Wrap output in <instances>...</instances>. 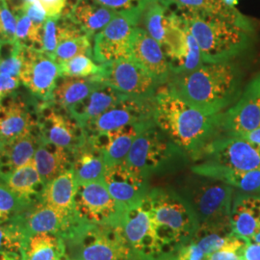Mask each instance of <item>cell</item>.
Wrapping results in <instances>:
<instances>
[{
  "mask_svg": "<svg viewBox=\"0 0 260 260\" xmlns=\"http://www.w3.org/2000/svg\"><path fill=\"white\" fill-rule=\"evenodd\" d=\"M168 89L205 115L228 109L241 94L240 73L233 61L204 63L194 71L171 75Z\"/></svg>",
  "mask_w": 260,
  "mask_h": 260,
  "instance_id": "6da1fadb",
  "label": "cell"
},
{
  "mask_svg": "<svg viewBox=\"0 0 260 260\" xmlns=\"http://www.w3.org/2000/svg\"><path fill=\"white\" fill-rule=\"evenodd\" d=\"M153 120L186 156L197 160L205 146L220 135L216 115L199 111L161 86L154 96Z\"/></svg>",
  "mask_w": 260,
  "mask_h": 260,
  "instance_id": "7a4b0ae2",
  "label": "cell"
},
{
  "mask_svg": "<svg viewBox=\"0 0 260 260\" xmlns=\"http://www.w3.org/2000/svg\"><path fill=\"white\" fill-rule=\"evenodd\" d=\"M148 195L151 204V229L161 254L173 255L194 238L199 228L198 219L190 204L174 191L156 188Z\"/></svg>",
  "mask_w": 260,
  "mask_h": 260,
  "instance_id": "3957f363",
  "label": "cell"
},
{
  "mask_svg": "<svg viewBox=\"0 0 260 260\" xmlns=\"http://www.w3.org/2000/svg\"><path fill=\"white\" fill-rule=\"evenodd\" d=\"M200 47L204 63H223L244 51L252 27L190 11H178Z\"/></svg>",
  "mask_w": 260,
  "mask_h": 260,
  "instance_id": "277c9868",
  "label": "cell"
},
{
  "mask_svg": "<svg viewBox=\"0 0 260 260\" xmlns=\"http://www.w3.org/2000/svg\"><path fill=\"white\" fill-rule=\"evenodd\" d=\"M184 152L160 129L153 121L143 125L123 164L141 177H148L185 157Z\"/></svg>",
  "mask_w": 260,
  "mask_h": 260,
  "instance_id": "5b68a950",
  "label": "cell"
},
{
  "mask_svg": "<svg viewBox=\"0 0 260 260\" xmlns=\"http://www.w3.org/2000/svg\"><path fill=\"white\" fill-rule=\"evenodd\" d=\"M147 0L130 9L118 11L111 21L93 37V58L99 64L130 56L132 39Z\"/></svg>",
  "mask_w": 260,
  "mask_h": 260,
  "instance_id": "8992f818",
  "label": "cell"
},
{
  "mask_svg": "<svg viewBox=\"0 0 260 260\" xmlns=\"http://www.w3.org/2000/svg\"><path fill=\"white\" fill-rule=\"evenodd\" d=\"M192 189L186 200L194 210L199 226L231 229L233 187L213 178L205 177Z\"/></svg>",
  "mask_w": 260,
  "mask_h": 260,
  "instance_id": "52a82bcc",
  "label": "cell"
},
{
  "mask_svg": "<svg viewBox=\"0 0 260 260\" xmlns=\"http://www.w3.org/2000/svg\"><path fill=\"white\" fill-rule=\"evenodd\" d=\"M93 77L125 96L140 100H153L161 87L131 56L102 64L101 73Z\"/></svg>",
  "mask_w": 260,
  "mask_h": 260,
  "instance_id": "ba28073f",
  "label": "cell"
},
{
  "mask_svg": "<svg viewBox=\"0 0 260 260\" xmlns=\"http://www.w3.org/2000/svg\"><path fill=\"white\" fill-rule=\"evenodd\" d=\"M162 47L172 75L194 71L204 64L195 37L176 11L169 10L166 36Z\"/></svg>",
  "mask_w": 260,
  "mask_h": 260,
  "instance_id": "9c48e42d",
  "label": "cell"
},
{
  "mask_svg": "<svg viewBox=\"0 0 260 260\" xmlns=\"http://www.w3.org/2000/svg\"><path fill=\"white\" fill-rule=\"evenodd\" d=\"M199 160L238 171L257 170L260 169V146L235 136L220 134L205 146Z\"/></svg>",
  "mask_w": 260,
  "mask_h": 260,
  "instance_id": "30bf717a",
  "label": "cell"
},
{
  "mask_svg": "<svg viewBox=\"0 0 260 260\" xmlns=\"http://www.w3.org/2000/svg\"><path fill=\"white\" fill-rule=\"evenodd\" d=\"M75 211L87 222L112 228H121L123 210L112 198L104 181L77 186Z\"/></svg>",
  "mask_w": 260,
  "mask_h": 260,
  "instance_id": "8fae6325",
  "label": "cell"
},
{
  "mask_svg": "<svg viewBox=\"0 0 260 260\" xmlns=\"http://www.w3.org/2000/svg\"><path fill=\"white\" fill-rule=\"evenodd\" d=\"M37 118L39 140L66 149L72 155L87 140L83 128L67 112L63 114L44 105L38 109Z\"/></svg>",
  "mask_w": 260,
  "mask_h": 260,
  "instance_id": "7c38bea8",
  "label": "cell"
},
{
  "mask_svg": "<svg viewBox=\"0 0 260 260\" xmlns=\"http://www.w3.org/2000/svg\"><path fill=\"white\" fill-rule=\"evenodd\" d=\"M153 109L154 99L140 100L125 96L109 110L88 123L83 129L86 136L89 137L153 121Z\"/></svg>",
  "mask_w": 260,
  "mask_h": 260,
  "instance_id": "4fadbf2b",
  "label": "cell"
},
{
  "mask_svg": "<svg viewBox=\"0 0 260 260\" xmlns=\"http://www.w3.org/2000/svg\"><path fill=\"white\" fill-rule=\"evenodd\" d=\"M216 120L221 134L260 127V75L251 80L232 106L216 115Z\"/></svg>",
  "mask_w": 260,
  "mask_h": 260,
  "instance_id": "5bb4252c",
  "label": "cell"
},
{
  "mask_svg": "<svg viewBox=\"0 0 260 260\" xmlns=\"http://www.w3.org/2000/svg\"><path fill=\"white\" fill-rule=\"evenodd\" d=\"M60 76L59 65L51 56L25 48L24 65L19 78L33 96L49 103Z\"/></svg>",
  "mask_w": 260,
  "mask_h": 260,
  "instance_id": "9a60e30c",
  "label": "cell"
},
{
  "mask_svg": "<svg viewBox=\"0 0 260 260\" xmlns=\"http://www.w3.org/2000/svg\"><path fill=\"white\" fill-rule=\"evenodd\" d=\"M130 56L160 86L167 84L172 74L163 47L141 26L136 28L134 32Z\"/></svg>",
  "mask_w": 260,
  "mask_h": 260,
  "instance_id": "2e32d148",
  "label": "cell"
},
{
  "mask_svg": "<svg viewBox=\"0 0 260 260\" xmlns=\"http://www.w3.org/2000/svg\"><path fill=\"white\" fill-rule=\"evenodd\" d=\"M104 182L114 201L123 210L138 205L149 192L147 178L134 173L123 163L106 167Z\"/></svg>",
  "mask_w": 260,
  "mask_h": 260,
  "instance_id": "e0dca14e",
  "label": "cell"
},
{
  "mask_svg": "<svg viewBox=\"0 0 260 260\" xmlns=\"http://www.w3.org/2000/svg\"><path fill=\"white\" fill-rule=\"evenodd\" d=\"M35 128L38 118L34 119L26 102L19 98L0 102V150Z\"/></svg>",
  "mask_w": 260,
  "mask_h": 260,
  "instance_id": "ac0fdd59",
  "label": "cell"
},
{
  "mask_svg": "<svg viewBox=\"0 0 260 260\" xmlns=\"http://www.w3.org/2000/svg\"><path fill=\"white\" fill-rule=\"evenodd\" d=\"M72 215L66 216L40 202L13 218L28 238L39 233L60 234Z\"/></svg>",
  "mask_w": 260,
  "mask_h": 260,
  "instance_id": "d6986e66",
  "label": "cell"
},
{
  "mask_svg": "<svg viewBox=\"0 0 260 260\" xmlns=\"http://www.w3.org/2000/svg\"><path fill=\"white\" fill-rule=\"evenodd\" d=\"M147 122L133 124L108 133L89 136L87 139L95 149L103 152L106 167H111L124 162L138 132Z\"/></svg>",
  "mask_w": 260,
  "mask_h": 260,
  "instance_id": "ffe728a7",
  "label": "cell"
},
{
  "mask_svg": "<svg viewBox=\"0 0 260 260\" xmlns=\"http://www.w3.org/2000/svg\"><path fill=\"white\" fill-rule=\"evenodd\" d=\"M230 222L233 236L251 241L253 235L260 231V196H236Z\"/></svg>",
  "mask_w": 260,
  "mask_h": 260,
  "instance_id": "44dd1931",
  "label": "cell"
},
{
  "mask_svg": "<svg viewBox=\"0 0 260 260\" xmlns=\"http://www.w3.org/2000/svg\"><path fill=\"white\" fill-rule=\"evenodd\" d=\"M192 171L200 177L213 178L246 193L260 194V169L238 171L200 162L192 167Z\"/></svg>",
  "mask_w": 260,
  "mask_h": 260,
  "instance_id": "7402d4cb",
  "label": "cell"
},
{
  "mask_svg": "<svg viewBox=\"0 0 260 260\" xmlns=\"http://www.w3.org/2000/svg\"><path fill=\"white\" fill-rule=\"evenodd\" d=\"M123 98L125 95L102 84L87 99L76 104L67 113L84 128L88 123L109 110Z\"/></svg>",
  "mask_w": 260,
  "mask_h": 260,
  "instance_id": "603a6c76",
  "label": "cell"
},
{
  "mask_svg": "<svg viewBox=\"0 0 260 260\" xmlns=\"http://www.w3.org/2000/svg\"><path fill=\"white\" fill-rule=\"evenodd\" d=\"M72 171L77 186L104 181L106 164L103 152L86 140L83 146L73 154Z\"/></svg>",
  "mask_w": 260,
  "mask_h": 260,
  "instance_id": "cb8c5ba5",
  "label": "cell"
},
{
  "mask_svg": "<svg viewBox=\"0 0 260 260\" xmlns=\"http://www.w3.org/2000/svg\"><path fill=\"white\" fill-rule=\"evenodd\" d=\"M76 189L74 173L72 169H69L45 184L41 202L66 216H70L75 212Z\"/></svg>",
  "mask_w": 260,
  "mask_h": 260,
  "instance_id": "d4e9b609",
  "label": "cell"
},
{
  "mask_svg": "<svg viewBox=\"0 0 260 260\" xmlns=\"http://www.w3.org/2000/svg\"><path fill=\"white\" fill-rule=\"evenodd\" d=\"M103 83L92 77H63L56 84L49 104L69 111L76 104L87 99Z\"/></svg>",
  "mask_w": 260,
  "mask_h": 260,
  "instance_id": "484cf974",
  "label": "cell"
},
{
  "mask_svg": "<svg viewBox=\"0 0 260 260\" xmlns=\"http://www.w3.org/2000/svg\"><path fill=\"white\" fill-rule=\"evenodd\" d=\"M1 181L28 204L35 205L41 202L45 183L42 181L33 159L25 165L13 171Z\"/></svg>",
  "mask_w": 260,
  "mask_h": 260,
  "instance_id": "4316f807",
  "label": "cell"
},
{
  "mask_svg": "<svg viewBox=\"0 0 260 260\" xmlns=\"http://www.w3.org/2000/svg\"><path fill=\"white\" fill-rule=\"evenodd\" d=\"M72 160L73 155L66 149L41 141L33 157L34 164L45 184L63 172L72 169Z\"/></svg>",
  "mask_w": 260,
  "mask_h": 260,
  "instance_id": "83f0119b",
  "label": "cell"
},
{
  "mask_svg": "<svg viewBox=\"0 0 260 260\" xmlns=\"http://www.w3.org/2000/svg\"><path fill=\"white\" fill-rule=\"evenodd\" d=\"M117 12L102 6L93 0H80L66 17H69L89 37L93 39L111 21Z\"/></svg>",
  "mask_w": 260,
  "mask_h": 260,
  "instance_id": "f1b7e54d",
  "label": "cell"
},
{
  "mask_svg": "<svg viewBox=\"0 0 260 260\" xmlns=\"http://www.w3.org/2000/svg\"><path fill=\"white\" fill-rule=\"evenodd\" d=\"M168 7L175 5L178 11H190L205 16L226 19L235 23L252 27L251 20L235 7L225 5L223 0H162Z\"/></svg>",
  "mask_w": 260,
  "mask_h": 260,
  "instance_id": "f546056e",
  "label": "cell"
},
{
  "mask_svg": "<svg viewBox=\"0 0 260 260\" xmlns=\"http://www.w3.org/2000/svg\"><path fill=\"white\" fill-rule=\"evenodd\" d=\"M39 136L33 132L15 140L0 150V180L13 171L31 161L39 146Z\"/></svg>",
  "mask_w": 260,
  "mask_h": 260,
  "instance_id": "4dcf8cb0",
  "label": "cell"
},
{
  "mask_svg": "<svg viewBox=\"0 0 260 260\" xmlns=\"http://www.w3.org/2000/svg\"><path fill=\"white\" fill-rule=\"evenodd\" d=\"M20 260H71L62 238L52 233H39L28 237Z\"/></svg>",
  "mask_w": 260,
  "mask_h": 260,
  "instance_id": "1f68e13d",
  "label": "cell"
},
{
  "mask_svg": "<svg viewBox=\"0 0 260 260\" xmlns=\"http://www.w3.org/2000/svg\"><path fill=\"white\" fill-rule=\"evenodd\" d=\"M121 229L125 240L135 251L142 239L151 232L150 215L141 205V202L126 209L123 214Z\"/></svg>",
  "mask_w": 260,
  "mask_h": 260,
  "instance_id": "d6a6232c",
  "label": "cell"
},
{
  "mask_svg": "<svg viewBox=\"0 0 260 260\" xmlns=\"http://www.w3.org/2000/svg\"><path fill=\"white\" fill-rule=\"evenodd\" d=\"M169 10L162 0H147L140 19L139 26L161 45L166 36Z\"/></svg>",
  "mask_w": 260,
  "mask_h": 260,
  "instance_id": "836d02e7",
  "label": "cell"
},
{
  "mask_svg": "<svg viewBox=\"0 0 260 260\" xmlns=\"http://www.w3.org/2000/svg\"><path fill=\"white\" fill-rule=\"evenodd\" d=\"M15 42L24 48L42 51L43 27L35 25L25 13L17 16Z\"/></svg>",
  "mask_w": 260,
  "mask_h": 260,
  "instance_id": "e575fe53",
  "label": "cell"
},
{
  "mask_svg": "<svg viewBox=\"0 0 260 260\" xmlns=\"http://www.w3.org/2000/svg\"><path fill=\"white\" fill-rule=\"evenodd\" d=\"M91 39L86 34L68 38L57 46L52 58L59 64L75 56L88 55L93 57V46Z\"/></svg>",
  "mask_w": 260,
  "mask_h": 260,
  "instance_id": "d590c367",
  "label": "cell"
},
{
  "mask_svg": "<svg viewBox=\"0 0 260 260\" xmlns=\"http://www.w3.org/2000/svg\"><path fill=\"white\" fill-rule=\"evenodd\" d=\"M26 239L27 237L14 218L0 224V251L8 252L20 260L21 250Z\"/></svg>",
  "mask_w": 260,
  "mask_h": 260,
  "instance_id": "8d00e7d4",
  "label": "cell"
},
{
  "mask_svg": "<svg viewBox=\"0 0 260 260\" xmlns=\"http://www.w3.org/2000/svg\"><path fill=\"white\" fill-rule=\"evenodd\" d=\"M58 65L62 77H92L102 71V64L88 55L75 56Z\"/></svg>",
  "mask_w": 260,
  "mask_h": 260,
  "instance_id": "74e56055",
  "label": "cell"
},
{
  "mask_svg": "<svg viewBox=\"0 0 260 260\" xmlns=\"http://www.w3.org/2000/svg\"><path fill=\"white\" fill-rule=\"evenodd\" d=\"M32 205H30L19 198L0 180V224L8 222L13 217L25 211Z\"/></svg>",
  "mask_w": 260,
  "mask_h": 260,
  "instance_id": "f35d334b",
  "label": "cell"
},
{
  "mask_svg": "<svg viewBox=\"0 0 260 260\" xmlns=\"http://www.w3.org/2000/svg\"><path fill=\"white\" fill-rule=\"evenodd\" d=\"M25 60V48L16 42L10 44L9 55L0 59V74L20 77ZM20 79V78H19Z\"/></svg>",
  "mask_w": 260,
  "mask_h": 260,
  "instance_id": "ab89813d",
  "label": "cell"
},
{
  "mask_svg": "<svg viewBox=\"0 0 260 260\" xmlns=\"http://www.w3.org/2000/svg\"><path fill=\"white\" fill-rule=\"evenodd\" d=\"M18 19L10 10L6 0H0V41L4 44L15 43Z\"/></svg>",
  "mask_w": 260,
  "mask_h": 260,
  "instance_id": "60d3db41",
  "label": "cell"
},
{
  "mask_svg": "<svg viewBox=\"0 0 260 260\" xmlns=\"http://www.w3.org/2000/svg\"><path fill=\"white\" fill-rule=\"evenodd\" d=\"M60 17H47L44 26H43V48L42 51L51 56L54 54L57 46L59 44L58 41V30L57 23Z\"/></svg>",
  "mask_w": 260,
  "mask_h": 260,
  "instance_id": "b9f144b4",
  "label": "cell"
},
{
  "mask_svg": "<svg viewBox=\"0 0 260 260\" xmlns=\"http://www.w3.org/2000/svg\"><path fill=\"white\" fill-rule=\"evenodd\" d=\"M206 254L195 241L191 240L179 248L176 260H205Z\"/></svg>",
  "mask_w": 260,
  "mask_h": 260,
  "instance_id": "7bdbcfd3",
  "label": "cell"
},
{
  "mask_svg": "<svg viewBox=\"0 0 260 260\" xmlns=\"http://www.w3.org/2000/svg\"><path fill=\"white\" fill-rule=\"evenodd\" d=\"M19 77L0 74V102L9 98L19 88Z\"/></svg>",
  "mask_w": 260,
  "mask_h": 260,
  "instance_id": "ee69618b",
  "label": "cell"
},
{
  "mask_svg": "<svg viewBox=\"0 0 260 260\" xmlns=\"http://www.w3.org/2000/svg\"><path fill=\"white\" fill-rule=\"evenodd\" d=\"M24 13L27 15L35 25L41 26V27L44 26V23L47 19V16L46 11L43 8L40 1L27 4L26 8L24 10Z\"/></svg>",
  "mask_w": 260,
  "mask_h": 260,
  "instance_id": "f6af8a7d",
  "label": "cell"
},
{
  "mask_svg": "<svg viewBox=\"0 0 260 260\" xmlns=\"http://www.w3.org/2000/svg\"><path fill=\"white\" fill-rule=\"evenodd\" d=\"M48 18L62 17L64 15L67 0H39Z\"/></svg>",
  "mask_w": 260,
  "mask_h": 260,
  "instance_id": "bcb514c9",
  "label": "cell"
},
{
  "mask_svg": "<svg viewBox=\"0 0 260 260\" xmlns=\"http://www.w3.org/2000/svg\"><path fill=\"white\" fill-rule=\"evenodd\" d=\"M93 1L106 8L115 10V11H122V10L133 8L139 5L143 0H93Z\"/></svg>",
  "mask_w": 260,
  "mask_h": 260,
  "instance_id": "7dc6e473",
  "label": "cell"
},
{
  "mask_svg": "<svg viewBox=\"0 0 260 260\" xmlns=\"http://www.w3.org/2000/svg\"><path fill=\"white\" fill-rule=\"evenodd\" d=\"M240 260H260V243L247 241L239 251Z\"/></svg>",
  "mask_w": 260,
  "mask_h": 260,
  "instance_id": "c3c4849f",
  "label": "cell"
},
{
  "mask_svg": "<svg viewBox=\"0 0 260 260\" xmlns=\"http://www.w3.org/2000/svg\"><path fill=\"white\" fill-rule=\"evenodd\" d=\"M225 135H232L241 139L249 141L255 145L260 146V127L256 129L251 130V131H245V132H237L233 134H225Z\"/></svg>",
  "mask_w": 260,
  "mask_h": 260,
  "instance_id": "681fc988",
  "label": "cell"
},
{
  "mask_svg": "<svg viewBox=\"0 0 260 260\" xmlns=\"http://www.w3.org/2000/svg\"><path fill=\"white\" fill-rule=\"evenodd\" d=\"M6 2L16 17L24 13V10L27 6L26 0H6Z\"/></svg>",
  "mask_w": 260,
  "mask_h": 260,
  "instance_id": "f907efd6",
  "label": "cell"
},
{
  "mask_svg": "<svg viewBox=\"0 0 260 260\" xmlns=\"http://www.w3.org/2000/svg\"><path fill=\"white\" fill-rule=\"evenodd\" d=\"M80 0H67V7H66L65 12L63 16H68L73 9L75 8V6L78 4Z\"/></svg>",
  "mask_w": 260,
  "mask_h": 260,
  "instance_id": "816d5d0a",
  "label": "cell"
},
{
  "mask_svg": "<svg viewBox=\"0 0 260 260\" xmlns=\"http://www.w3.org/2000/svg\"><path fill=\"white\" fill-rule=\"evenodd\" d=\"M0 260H19L14 255L10 254L8 252L5 251H0Z\"/></svg>",
  "mask_w": 260,
  "mask_h": 260,
  "instance_id": "f5cc1de1",
  "label": "cell"
},
{
  "mask_svg": "<svg viewBox=\"0 0 260 260\" xmlns=\"http://www.w3.org/2000/svg\"><path fill=\"white\" fill-rule=\"evenodd\" d=\"M223 2L225 5H228L230 7H235L238 4L239 0H223Z\"/></svg>",
  "mask_w": 260,
  "mask_h": 260,
  "instance_id": "db71d44e",
  "label": "cell"
},
{
  "mask_svg": "<svg viewBox=\"0 0 260 260\" xmlns=\"http://www.w3.org/2000/svg\"><path fill=\"white\" fill-rule=\"evenodd\" d=\"M251 241L255 242V243H260V231L258 233H256L253 235V237L251 238Z\"/></svg>",
  "mask_w": 260,
  "mask_h": 260,
  "instance_id": "11a10c76",
  "label": "cell"
},
{
  "mask_svg": "<svg viewBox=\"0 0 260 260\" xmlns=\"http://www.w3.org/2000/svg\"><path fill=\"white\" fill-rule=\"evenodd\" d=\"M39 0H26V2H27V4H30V3H34V2H37Z\"/></svg>",
  "mask_w": 260,
  "mask_h": 260,
  "instance_id": "9f6ffc18",
  "label": "cell"
},
{
  "mask_svg": "<svg viewBox=\"0 0 260 260\" xmlns=\"http://www.w3.org/2000/svg\"><path fill=\"white\" fill-rule=\"evenodd\" d=\"M3 45H4V43H3L2 41H0V48L2 47V46H3Z\"/></svg>",
  "mask_w": 260,
  "mask_h": 260,
  "instance_id": "6f0895ef",
  "label": "cell"
}]
</instances>
